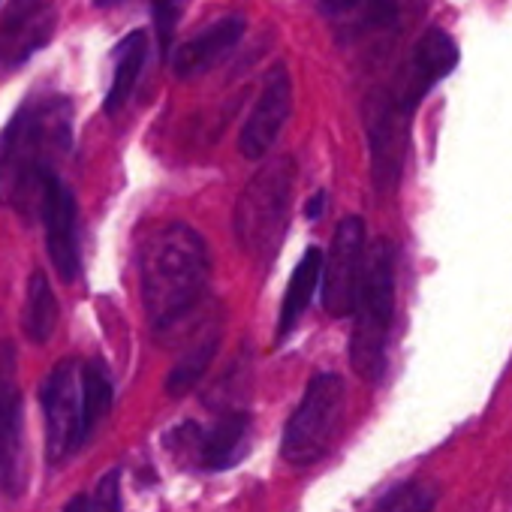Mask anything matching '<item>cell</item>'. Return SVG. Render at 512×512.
<instances>
[{
    "label": "cell",
    "instance_id": "obj_3",
    "mask_svg": "<svg viewBox=\"0 0 512 512\" xmlns=\"http://www.w3.org/2000/svg\"><path fill=\"white\" fill-rule=\"evenodd\" d=\"M395 278H398V250L389 238H380L368 250L365 281L353 308V332H350L353 371L368 383H377L386 371V347L395 320Z\"/></svg>",
    "mask_w": 512,
    "mask_h": 512
},
{
    "label": "cell",
    "instance_id": "obj_2",
    "mask_svg": "<svg viewBox=\"0 0 512 512\" xmlns=\"http://www.w3.org/2000/svg\"><path fill=\"white\" fill-rule=\"evenodd\" d=\"M208 278V244L193 226L166 223L145 238L139 250V281L145 314L157 332L178 326L202 302Z\"/></svg>",
    "mask_w": 512,
    "mask_h": 512
},
{
    "label": "cell",
    "instance_id": "obj_18",
    "mask_svg": "<svg viewBox=\"0 0 512 512\" xmlns=\"http://www.w3.org/2000/svg\"><path fill=\"white\" fill-rule=\"evenodd\" d=\"M58 326V299L52 293V284L46 278V272H31L28 281V302H25V332L31 335V341L43 344L52 338Z\"/></svg>",
    "mask_w": 512,
    "mask_h": 512
},
{
    "label": "cell",
    "instance_id": "obj_12",
    "mask_svg": "<svg viewBox=\"0 0 512 512\" xmlns=\"http://www.w3.org/2000/svg\"><path fill=\"white\" fill-rule=\"evenodd\" d=\"M40 217L46 226V244L49 256L64 281H76L82 269V253H79V208L73 190L55 175L43 193L40 202Z\"/></svg>",
    "mask_w": 512,
    "mask_h": 512
},
{
    "label": "cell",
    "instance_id": "obj_14",
    "mask_svg": "<svg viewBox=\"0 0 512 512\" xmlns=\"http://www.w3.org/2000/svg\"><path fill=\"white\" fill-rule=\"evenodd\" d=\"M458 64V46L452 43V37L440 28H431L422 34V40L413 49L410 58V73L404 76V82L398 85V97L410 103V109L419 106V100L425 97V91L440 82L443 76H449Z\"/></svg>",
    "mask_w": 512,
    "mask_h": 512
},
{
    "label": "cell",
    "instance_id": "obj_5",
    "mask_svg": "<svg viewBox=\"0 0 512 512\" xmlns=\"http://www.w3.org/2000/svg\"><path fill=\"white\" fill-rule=\"evenodd\" d=\"M344 380L332 371L311 377L299 407L284 425L281 455L290 467H314L332 449L344 413Z\"/></svg>",
    "mask_w": 512,
    "mask_h": 512
},
{
    "label": "cell",
    "instance_id": "obj_25",
    "mask_svg": "<svg viewBox=\"0 0 512 512\" xmlns=\"http://www.w3.org/2000/svg\"><path fill=\"white\" fill-rule=\"evenodd\" d=\"M97 7H115V4H121V0H94Z\"/></svg>",
    "mask_w": 512,
    "mask_h": 512
},
{
    "label": "cell",
    "instance_id": "obj_22",
    "mask_svg": "<svg viewBox=\"0 0 512 512\" xmlns=\"http://www.w3.org/2000/svg\"><path fill=\"white\" fill-rule=\"evenodd\" d=\"M175 22H178V4H175V0H154V25H157V37H160L163 52H169Z\"/></svg>",
    "mask_w": 512,
    "mask_h": 512
},
{
    "label": "cell",
    "instance_id": "obj_10",
    "mask_svg": "<svg viewBox=\"0 0 512 512\" xmlns=\"http://www.w3.org/2000/svg\"><path fill=\"white\" fill-rule=\"evenodd\" d=\"M52 0H13L0 19V79L25 67L55 34Z\"/></svg>",
    "mask_w": 512,
    "mask_h": 512
},
{
    "label": "cell",
    "instance_id": "obj_6",
    "mask_svg": "<svg viewBox=\"0 0 512 512\" xmlns=\"http://www.w3.org/2000/svg\"><path fill=\"white\" fill-rule=\"evenodd\" d=\"M46 413V455L52 464L73 458L94 434L85 398V365L76 359L58 362L40 389Z\"/></svg>",
    "mask_w": 512,
    "mask_h": 512
},
{
    "label": "cell",
    "instance_id": "obj_17",
    "mask_svg": "<svg viewBox=\"0 0 512 512\" xmlns=\"http://www.w3.org/2000/svg\"><path fill=\"white\" fill-rule=\"evenodd\" d=\"M148 58V37L145 31H133L127 34L118 46H115V73H112V85L106 94V112L115 115L118 109H124V103L130 100L142 67Z\"/></svg>",
    "mask_w": 512,
    "mask_h": 512
},
{
    "label": "cell",
    "instance_id": "obj_13",
    "mask_svg": "<svg viewBox=\"0 0 512 512\" xmlns=\"http://www.w3.org/2000/svg\"><path fill=\"white\" fill-rule=\"evenodd\" d=\"M247 22L241 16H223L214 25H208L205 31H199L196 37H190L187 43L178 46V52L172 55V70L178 79H193L208 73L214 64H220L244 37Z\"/></svg>",
    "mask_w": 512,
    "mask_h": 512
},
{
    "label": "cell",
    "instance_id": "obj_4",
    "mask_svg": "<svg viewBox=\"0 0 512 512\" xmlns=\"http://www.w3.org/2000/svg\"><path fill=\"white\" fill-rule=\"evenodd\" d=\"M296 187V163L290 157L269 160L256 172L235 202V241L256 263H269L278 253L287 223H290V202Z\"/></svg>",
    "mask_w": 512,
    "mask_h": 512
},
{
    "label": "cell",
    "instance_id": "obj_11",
    "mask_svg": "<svg viewBox=\"0 0 512 512\" xmlns=\"http://www.w3.org/2000/svg\"><path fill=\"white\" fill-rule=\"evenodd\" d=\"M290 112H293V82H290L287 67L278 64L266 76L260 100L253 103V109H250V115H247V121L241 127L238 151L247 160H263L272 151V145L278 142Z\"/></svg>",
    "mask_w": 512,
    "mask_h": 512
},
{
    "label": "cell",
    "instance_id": "obj_9",
    "mask_svg": "<svg viewBox=\"0 0 512 512\" xmlns=\"http://www.w3.org/2000/svg\"><path fill=\"white\" fill-rule=\"evenodd\" d=\"M13 350L0 347V491L19 497L28 479L25 461V413L13 374Z\"/></svg>",
    "mask_w": 512,
    "mask_h": 512
},
{
    "label": "cell",
    "instance_id": "obj_23",
    "mask_svg": "<svg viewBox=\"0 0 512 512\" xmlns=\"http://www.w3.org/2000/svg\"><path fill=\"white\" fill-rule=\"evenodd\" d=\"M64 512H100V509H97V500H91L88 494H79L67 503Z\"/></svg>",
    "mask_w": 512,
    "mask_h": 512
},
{
    "label": "cell",
    "instance_id": "obj_19",
    "mask_svg": "<svg viewBox=\"0 0 512 512\" xmlns=\"http://www.w3.org/2000/svg\"><path fill=\"white\" fill-rule=\"evenodd\" d=\"M320 10L332 22H362V25H389L398 16L395 0H320Z\"/></svg>",
    "mask_w": 512,
    "mask_h": 512
},
{
    "label": "cell",
    "instance_id": "obj_15",
    "mask_svg": "<svg viewBox=\"0 0 512 512\" xmlns=\"http://www.w3.org/2000/svg\"><path fill=\"white\" fill-rule=\"evenodd\" d=\"M323 263L326 256L320 247H308L305 256L299 260L290 284H287V296L281 305V317H278V341H284L302 320V314L308 311V305L314 302L317 290L323 287Z\"/></svg>",
    "mask_w": 512,
    "mask_h": 512
},
{
    "label": "cell",
    "instance_id": "obj_21",
    "mask_svg": "<svg viewBox=\"0 0 512 512\" xmlns=\"http://www.w3.org/2000/svg\"><path fill=\"white\" fill-rule=\"evenodd\" d=\"M85 398H88V419H91V428H97L100 419L109 413V407H112V401H115L112 377H109V371H106L100 362L85 365Z\"/></svg>",
    "mask_w": 512,
    "mask_h": 512
},
{
    "label": "cell",
    "instance_id": "obj_1",
    "mask_svg": "<svg viewBox=\"0 0 512 512\" xmlns=\"http://www.w3.org/2000/svg\"><path fill=\"white\" fill-rule=\"evenodd\" d=\"M73 145V103L61 94L31 97L0 133V202L40 214L58 160Z\"/></svg>",
    "mask_w": 512,
    "mask_h": 512
},
{
    "label": "cell",
    "instance_id": "obj_20",
    "mask_svg": "<svg viewBox=\"0 0 512 512\" xmlns=\"http://www.w3.org/2000/svg\"><path fill=\"white\" fill-rule=\"evenodd\" d=\"M434 503H437V491L428 482L410 479L395 485L389 494H383L371 512H434Z\"/></svg>",
    "mask_w": 512,
    "mask_h": 512
},
{
    "label": "cell",
    "instance_id": "obj_24",
    "mask_svg": "<svg viewBox=\"0 0 512 512\" xmlns=\"http://www.w3.org/2000/svg\"><path fill=\"white\" fill-rule=\"evenodd\" d=\"M323 202H326V196L320 193L317 199H311V205H308V217H320L323 214Z\"/></svg>",
    "mask_w": 512,
    "mask_h": 512
},
{
    "label": "cell",
    "instance_id": "obj_16",
    "mask_svg": "<svg viewBox=\"0 0 512 512\" xmlns=\"http://www.w3.org/2000/svg\"><path fill=\"white\" fill-rule=\"evenodd\" d=\"M217 347H220V326H217V320H211V323L202 326V332L187 344V350L172 365V371L166 377V392L172 398L187 395L205 377L211 359L217 356Z\"/></svg>",
    "mask_w": 512,
    "mask_h": 512
},
{
    "label": "cell",
    "instance_id": "obj_7",
    "mask_svg": "<svg viewBox=\"0 0 512 512\" xmlns=\"http://www.w3.org/2000/svg\"><path fill=\"white\" fill-rule=\"evenodd\" d=\"M368 229L365 220L350 214L338 223L332 235V247L323 263V308L329 317H353L362 281H365V263H368Z\"/></svg>",
    "mask_w": 512,
    "mask_h": 512
},
{
    "label": "cell",
    "instance_id": "obj_8",
    "mask_svg": "<svg viewBox=\"0 0 512 512\" xmlns=\"http://www.w3.org/2000/svg\"><path fill=\"white\" fill-rule=\"evenodd\" d=\"M169 446L178 455L190 458L199 470H229L250 449V416L235 410L217 416L211 425L184 422L169 431Z\"/></svg>",
    "mask_w": 512,
    "mask_h": 512
}]
</instances>
